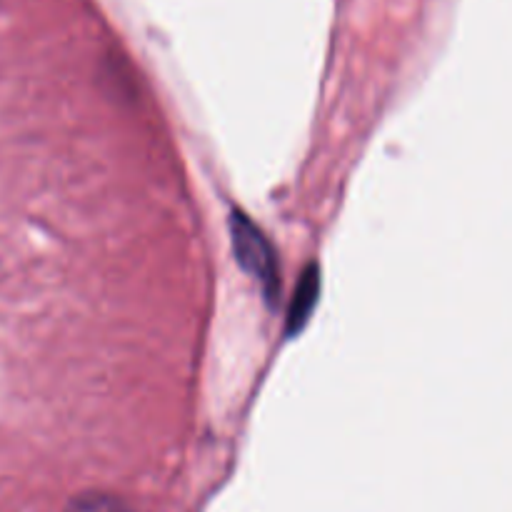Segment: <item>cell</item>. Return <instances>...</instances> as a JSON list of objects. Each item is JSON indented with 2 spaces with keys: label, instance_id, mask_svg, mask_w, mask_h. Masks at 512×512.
<instances>
[{
  "label": "cell",
  "instance_id": "cell-1",
  "mask_svg": "<svg viewBox=\"0 0 512 512\" xmlns=\"http://www.w3.org/2000/svg\"><path fill=\"white\" fill-rule=\"evenodd\" d=\"M230 230H233V245L240 265L265 285V293L275 298L278 295V270H275L273 248L265 235L240 213L230 220Z\"/></svg>",
  "mask_w": 512,
  "mask_h": 512
},
{
  "label": "cell",
  "instance_id": "cell-2",
  "mask_svg": "<svg viewBox=\"0 0 512 512\" xmlns=\"http://www.w3.org/2000/svg\"><path fill=\"white\" fill-rule=\"evenodd\" d=\"M65 512H135L125 500L108 493H85L70 500Z\"/></svg>",
  "mask_w": 512,
  "mask_h": 512
},
{
  "label": "cell",
  "instance_id": "cell-3",
  "mask_svg": "<svg viewBox=\"0 0 512 512\" xmlns=\"http://www.w3.org/2000/svg\"><path fill=\"white\" fill-rule=\"evenodd\" d=\"M315 285H318V280L310 278V275L303 280V285H300V298H298L300 308H295L293 313H290V323H300V320H305L308 310L313 308V303H315Z\"/></svg>",
  "mask_w": 512,
  "mask_h": 512
}]
</instances>
